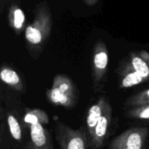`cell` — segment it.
<instances>
[{"label": "cell", "mask_w": 149, "mask_h": 149, "mask_svg": "<svg viewBox=\"0 0 149 149\" xmlns=\"http://www.w3.org/2000/svg\"><path fill=\"white\" fill-rule=\"evenodd\" d=\"M130 64L137 73L143 77L146 80H149V66L148 64L137 55H132L131 57Z\"/></svg>", "instance_id": "7c38bea8"}, {"label": "cell", "mask_w": 149, "mask_h": 149, "mask_svg": "<svg viewBox=\"0 0 149 149\" xmlns=\"http://www.w3.org/2000/svg\"><path fill=\"white\" fill-rule=\"evenodd\" d=\"M146 103H149V89L143 90L135 95L130 97L125 102V106L134 107Z\"/></svg>", "instance_id": "9a60e30c"}, {"label": "cell", "mask_w": 149, "mask_h": 149, "mask_svg": "<svg viewBox=\"0 0 149 149\" xmlns=\"http://www.w3.org/2000/svg\"><path fill=\"white\" fill-rule=\"evenodd\" d=\"M139 56L141 57V58H142L143 60L144 61H145L146 63L149 66V53L148 52H146V51H141V52H139Z\"/></svg>", "instance_id": "e0dca14e"}, {"label": "cell", "mask_w": 149, "mask_h": 149, "mask_svg": "<svg viewBox=\"0 0 149 149\" xmlns=\"http://www.w3.org/2000/svg\"><path fill=\"white\" fill-rule=\"evenodd\" d=\"M148 133L145 127L130 128L113 138L109 149H144Z\"/></svg>", "instance_id": "277c9868"}, {"label": "cell", "mask_w": 149, "mask_h": 149, "mask_svg": "<svg viewBox=\"0 0 149 149\" xmlns=\"http://www.w3.org/2000/svg\"><path fill=\"white\" fill-rule=\"evenodd\" d=\"M22 149H55L49 131L43 125L30 127V138Z\"/></svg>", "instance_id": "52a82bcc"}, {"label": "cell", "mask_w": 149, "mask_h": 149, "mask_svg": "<svg viewBox=\"0 0 149 149\" xmlns=\"http://www.w3.org/2000/svg\"><path fill=\"white\" fill-rule=\"evenodd\" d=\"M0 78L4 83L10 86L17 91L23 90V82L20 76L15 71L8 67H3L0 72Z\"/></svg>", "instance_id": "30bf717a"}, {"label": "cell", "mask_w": 149, "mask_h": 149, "mask_svg": "<svg viewBox=\"0 0 149 149\" xmlns=\"http://www.w3.org/2000/svg\"><path fill=\"white\" fill-rule=\"evenodd\" d=\"M55 133L61 149L90 148L88 135L82 127L74 130L63 122H57Z\"/></svg>", "instance_id": "3957f363"}, {"label": "cell", "mask_w": 149, "mask_h": 149, "mask_svg": "<svg viewBox=\"0 0 149 149\" xmlns=\"http://www.w3.org/2000/svg\"><path fill=\"white\" fill-rule=\"evenodd\" d=\"M145 81L146 80L137 73L130 63V65L125 68L124 72L121 74L119 86L122 88H130Z\"/></svg>", "instance_id": "9c48e42d"}, {"label": "cell", "mask_w": 149, "mask_h": 149, "mask_svg": "<svg viewBox=\"0 0 149 149\" xmlns=\"http://www.w3.org/2000/svg\"><path fill=\"white\" fill-rule=\"evenodd\" d=\"M109 64V52L106 45L102 41L95 44L93 55L92 76L95 84L99 85L104 79Z\"/></svg>", "instance_id": "8992f818"}, {"label": "cell", "mask_w": 149, "mask_h": 149, "mask_svg": "<svg viewBox=\"0 0 149 149\" xmlns=\"http://www.w3.org/2000/svg\"><path fill=\"white\" fill-rule=\"evenodd\" d=\"M7 124L12 137L15 141H20L22 139V130L21 127L19 124L18 120L15 116L13 114H9L7 117Z\"/></svg>", "instance_id": "2e32d148"}, {"label": "cell", "mask_w": 149, "mask_h": 149, "mask_svg": "<svg viewBox=\"0 0 149 149\" xmlns=\"http://www.w3.org/2000/svg\"><path fill=\"white\" fill-rule=\"evenodd\" d=\"M127 116L135 119H149V103L131 107L127 112Z\"/></svg>", "instance_id": "5bb4252c"}, {"label": "cell", "mask_w": 149, "mask_h": 149, "mask_svg": "<svg viewBox=\"0 0 149 149\" xmlns=\"http://www.w3.org/2000/svg\"><path fill=\"white\" fill-rule=\"evenodd\" d=\"M47 100L55 106L71 109L77 104L79 92L75 83L65 74H57L52 87L46 91Z\"/></svg>", "instance_id": "7a4b0ae2"}, {"label": "cell", "mask_w": 149, "mask_h": 149, "mask_svg": "<svg viewBox=\"0 0 149 149\" xmlns=\"http://www.w3.org/2000/svg\"><path fill=\"white\" fill-rule=\"evenodd\" d=\"M52 24L49 12L39 10L33 23L26 28L25 31L26 45L29 54L33 59L39 58L46 46L52 31Z\"/></svg>", "instance_id": "6da1fadb"}, {"label": "cell", "mask_w": 149, "mask_h": 149, "mask_svg": "<svg viewBox=\"0 0 149 149\" xmlns=\"http://www.w3.org/2000/svg\"><path fill=\"white\" fill-rule=\"evenodd\" d=\"M25 22V15L20 9L16 8L10 13V23L16 33H20L23 29Z\"/></svg>", "instance_id": "4fadbf2b"}, {"label": "cell", "mask_w": 149, "mask_h": 149, "mask_svg": "<svg viewBox=\"0 0 149 149\" xmlns=\"http://www.w3.org/2000/svg\"><path fill=\"white\" fill-rule=\"evenodd\" d=\"M112 109L109 100L105 104L103 113L96 125L93 135L89 139L90 149H102L108 136L109 127L111 125Z\"/></svg>", "instance_id": "5b68a950"}, {"label": "cell", "mask_w": 149, "mask_h": 149, "mask_svg": "<svg viewBox=\"0 0 149 149\" xmlns=\"http://www.w3.org/2000/svg\"><path fill=\"white\" fill-rule=\"evenodd\" d=\"M23 122L24 126L29 127L36 124L47 125L49 123V116L47 113L42 109H31L26 112Z\"/></svg>", "instance_id": "8fae6325"}, {"label": "cell", "mask_w": 149, "mask_h": 149, "mask_svg": "<svg viewBox=\"0 0 149 149\" xmlns=\"http://www.w3.org/2000/svg\"><path fill=\"white\" fill-rule=\"evenodd\" d=\"M107 99L105 97H101L98 99L97 103L91 106L87 111L86 118V125H87V132L88 138L90 139L93 135L96 125H97L99 119L103 113Z\"/></svg>", "instance_id": "ba28073f"}]
</instances>
